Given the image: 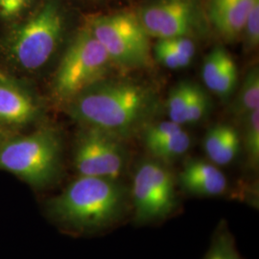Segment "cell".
Wrapping results in <instances>:
<instances>
[{"label": "cell", "instance_id": "20", "mask_svg": "<svg viewBox=\"0 0 259 259\" xmlns=\"http://www.w3.org/2000/svg\"><path fill=\"white\" fill-rule=\"evenodd\" d=\"M228 53L229 52L225 47L217 46L204 58L202 67V78L205 87L212 93L215 91L224 60Z\"/></svg>", "mask_w": 259, "mask_h": 259}, {"label": "cell", "instance_id": "13", "mask_svg": "<svg viewBox=\"0 0 259 259\" xmlns=\"http://www.w3.org/2000/svg\"><path fill=\"white\" fill-rule=\"evenodd\" d=\"M203 148L207 159L217 166L231 164L242 148L238 131L230 124L218 123L207 130L203 140Z\"/></svg>", "mask_w": 259, "mask_h": 259}, {"label": "cell", "instance_id": "6", "mask_svg": "<svg viewBox=\"0 0 259 259\" xmlns=\"http://www.w3.org/2000/svg\"><path fill=\"white\" fill-rule=\"evenodd\" d=\"M130 198L131 220L137 227L154 226L171 219L182 206L177 179L162 161L149 157L135 169Z\"/></svg>", "mask_w": 259, "mask_h": 259}, {"label": "cell", "instance_id": "12", "mask_svg": "<svg viewBox=\"0 0 259 259\" xmlns=\"http://www.w3.org/2000/svg\"><path fill=\"white\" fill-rule=\"evenodd\" d=\"M259 0H208L207 17L218 34L229 41L240 37L249 12Z\"/></svg>", "mask_w": 259, "mask_h": 259}, {"label": "cell", "instance_id": "25", "mask_svg": "<svg viewBox=\"0 0 259 259\" xmlns=\"http://www.w3.org/2000/svg\"><path fill=\"white\" fill-rule=\"evenodd\" d=\"M12 134H15V133H13V132H11V131H8V130L0 128V146H1V144L3 143V141L7 139L9 136H11Z\"/></svg>", "mask_w": 259, "mask_h": 259}, {"label": "cell", "instance_id": "3", "mask_svg": "<svg viewBox=\"0 0 259 259\" xmlns=\"http://www.w3.org/2000/svg\"><path fill=\"white\" fill-rule=\"evenodd\" d=\"M157 106L156 94L145 84L108 77L62 109L81 127L101 130L125 140L148 124Z\"/></svg>", "mask_w": 259, "mask_h": 259}, {"label": "cell", "instance_id": "15", "mask_svg": "<svg viewBox=\"0 0 259 259\" xmlns=\"http://www.w3.org/2000/svg\"><path fill=\"white\" fill-rule=\"evenodd\" d=\"M191 144L192 140L189 134L183 130L172 137L146 145L145 148L151 157L166 163L185 156L191 147Z\"/></svg>", "mask_w": 259, "mask_h": 259}, {"label": "cell", "instance_id": "22", "mask_svg": "<svg viewBox=\"0 0 259 259\" xmlns=\"http://www.w3.org/2000/svg\"><path fill=\"white\" fill-rule=\"evenodd\" d=\"M154 54L157 62L169 69H182L191 64V60L179 54L166 38L157 39L154 47Z\"/></svg>", "mask_w": 259, "mask_h": 259}, {"label": "cell", "instance_id": "24", "mask_svg": "<svg viewBox=\"0 0 259 259\" xmlns=\"http://www.w3.org/2000/svg\"><path fill=\"white\" fill-rule=\"evenodd\" d=\"M245 49L253 50L259 44V1L249 12L242 32Z\"/></svg>", "mask_w": 259, "mask_h": 259}, {"label": "cell", "instance_id": "16", "mask_svg": "<svg viewBox=\"0 0 259 259\" xmlns=\"http://www.w3.org/2000/svg\"><path fill=\"white\" fill-rule=\"evenodd\" d=\"M196 83L184 81L174 85L168 94L167 114L169 119L179 125H185L186 111L194 93Z\"/></svg>", "mask_w": 259, "mask_h": 259}, {"label": "cell", "instance_id": "1", "mask_svg": "<svg viewBox=\"0 0 259 259\" xmlns=\"http://www.w3.org/2000/svg\"><path fill=\"white\" fill-rule=\"evenodd\" d=\"M56 229L74 237L102 235L131 220L130 188L121 180L77 176L41 204Z\"/></svg>", "mask_w": 259, "mask_h": 259}, {"label": "cell", "instance_id": "8", "mask_svg": "<svg viewBox=\"0 0 259 259\" xmlns=\"http://www.w3.org/2000/svg\"><path fill=\"white\" fill-rule=\"evenodd\" d=\"M124 141L101 130L81 127L72 148L77 176L121 180L130 158Z\"/></svg>", "mask_w": 259, "mask_h": 259}, {"label": "cell", "instance_id": "7", "mask_svg": "<svg viewBox=\"0 0 259 259\" xmlns=\"http://www.w3.org/2000/svg\"><path fill=\"white\" fill-rule=\"evenodd\" d=\"M82 25L104 47L113 65L141 68L150 64V36L137 14L117 12L84 17Z\"/></svg>", "mask_w": 259, "mask_h": 259}, {"label": "cell", "instance_id": "19", "mask_svg": "<svg viewBox=\"0 0 259 259\" xmlns=\"http://www.w3.org/2000/svg\"><path fill=\"white\" fill-rule=\"evenodd\" d=\"M244 119L242 146L247 154L248 161L253 169L259 162V110H255Z\"/></svg>", "mask_w": 259, "mask_h": 259}, {"label": "cell", "instance_id": "18", "mask_svg": "<svg viewBox=\"0 0 259 259\" xmlns=\"http://www.w3.org/2000/svg\"><path fill=\"white\" fill-rule=\"evenodd\" d=\"M41 0H0V28L9 27L26 19Z\"/></svg>", "mask_w": 259, "mask_h": 259}, {"label": "cell", "instance_id": "11", "mask_svg": "<svg viewBox=\"0 0 259 259\" xmlns=\"http://www.w3.org/2000/svg\"><path fill=\"white\" fill-rule=\"evenodd\" d=\"M176 179L178 187L193 197L216 198L225 196L229 191L228 178L219 166L208 159H188Z\"/></svg>", "mask_w": 259, "mask_h": 259}, {"label": "cell", "instance_id": "26", "mask_svg": "<svg viewBox=\"0 0 259 259\" xmlns=\"http://www.w3.org/2000/svg\"><path fill=\"white\" fill-rule=\"evenodd\" d=\"M89 1H98V0H89Z\"/></svg>", "mask_w": 259, "mask_h": 259}, {"label": "cell", "instance_id": "2", "mask_svg": "<svg viewBox=\"0 0 259 259\" xmlns=\"http://www.w3.org/2000/svg\"><path fill=\"white\" fill-rule=\"evenodd\" d=\"M71 36L64 0H41L26 19L1 29L0 68L33 82L62 55Z\"/></svg>", "mask_w": 259, "mask_h": 259}, {"label": "cell", "instance_id": "23", "mask_svg": "<svg viewBox=\"0 0 259 259\" xmlns=\"http://www.w3.org/2000/svg\"><path fill=\"white\" fill-rule=\"evenodd\" d=\"M211 102L208 94L199 84H196L191 101L186 111L185 124H195L203 120L208 114Z\"/></svg>", "mask_w": 259, "mask_h": 259}, {"label": "cell", "instance_id": "10", "mask_svg": "<svg viewBox=\"0 0 259 259\" xmlns=\"http://www.w3.org/2000/svg\"><path fill=\"white\" fill-rule=\"evenodd\" d=\"M46 103L33 82L0 68V128L24 132L42 123Z\"/></svg>", "mask_w": 259, "mask_h": 259}, {"label": "cell", "instance_id": "21", "mask_svg": "<svg viewBox=\"0 0 259 259\" xmlns=\"http://www.w3.org/2000/svg\"><path fill=\"white\" fill-rule=\"evenodd\" d=\"M238 82V71L237 66L232 55L228 53L224 63L222 69L217 80V84L214 93L224 100L231 97L234 93Z\"/></svg>", "mask_w": 259, "mask_h": 259}, {"label": "cell", "instance_id": "5", "mask_svg": "<svg viewBox=\"0 0 259 259\" xmlns=\"http://www.w3.org/2000/svg\"><path fill=\"white\" fill-rule=\"evenodd\" d=\"M111 58L81 24L69 38L50 83V97L63 108L75 96L94 83L110 77L113 68Z\"/></svg>", "mask_w": 259, "mask_h": 259}, {"label": "cell", "instance_id": "4", "mask_svg": "<svg viewBox=\"0 0 259 259\" xmlns=\"http://www.w3.org/2000/svg\"><path fill=\"white\" fill-rule=\"evenodd\" d=\"M0 171L8 172L37 192L60 185L65 174V143L62 132L40 123L26 133L9 136L0 146Z\"/></svg>", "mask_w": 259, "mask_h": 259}, {"label": "cell", "instance_id": "14", "mask_svg": "<svg viewBox=\"0 0 259 259\" xmlns=\"http://www.w3.org/2000/svg\"><path fill=\"white\" fill-rule=\"evenodd\" d=\"M255 110H259V70L257 66L250 68L247 72L232 106V114L242 119Z\"/></svg>", "mask_w": 259, "mask_h": 259}, {"label": "cell", "instance_id": "17", "mask_svg": "<svg viewBox=\"0 0 259 259\" xmlns=\"http://www.w3.org/2000/svg\"><path fill=\"white\" fill-rule=\"evenodd\" d=\"M204 259H241L234 237L226 221L220 222L216 228Z\"/></svg>", "mask_w": 259, "mask_h": 259}, {"label": "cell", "instance_id": "9", "mask_svg": "<svg viewBox=\"0 0 259 259\" xmlns=\"http://www.w3.org/2000/svg\"><path fill=\"white\" fill-rule=\"evenodd\" d=\"M151 37L193 38L204 33L200 0H151L137 13Z\"/></svg>", "mask_w": 259, "mask_h": 259}]
</instances>
